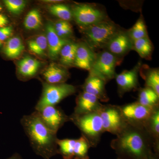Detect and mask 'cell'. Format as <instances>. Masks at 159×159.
<instances>
[{
	"label": "cell",
	"instance_id": "6da1fadb",
	"mask_svg": "<svg viewBox=\"0 0 159 159\" xmlns=\"http://www.w3.org/2000/svg\"><path fill=\"white\" fill-rule=\"evenodd\" d=\"M111 146L122 159H143L159 153V145L145 127L129 124L112 140Z\"/></svg>",
	"mask_w": 159,
	"mask_h": 159
},
{
	"label": "cell",
	"instance_id": "7a4b0ae2",
	"mask_svg": "<svg viewBox=\"0 0 159 159\" xmlns=\"http://www.w3.org/2000/svg\"><path fill=\"white\" fill-rule=\"evenodd\" d=\"M20 123L36 154L44 159L58 154L57 133L44 123L37 111L24 116Z\"/></svg>",
	"mask_w": 159,
	"mask_h": 159
},
{
	"label": "cell",
	"instance_id": "3957f363",
	"mask_svg": "<svg viewBox=\"0 0 159 159\" xmlns=\"http://www.w3.org/2000/svg\"><path fill=\"white\" fill-rule=\"evenodd\" d=\"M70 117V121L81 131V135L86 139L91 147H97L104 133L98 111L82 115L73 114Z\"/></svg>",
	"mask_w": 159,
	"mask_h": 159
},
{
	"label": "cell",
	"instance_id": "277c9868",
	"mask_svg": "<svg viewBox=\"0 0 159 159\" xmlns=\"http://www.w3.org/2000/svg\"><path fill=\"white\" fill-rule=\"evenodd\" d=\"M83 29L87 44L93 50L105 47L119 31L115 23L107 20Z\"/></svg>",
	"mask_w": 159,
	"mask_h": 159
},
{
	"label": "cell",
	"instance_id": "5b68a950",
	"mask_svg": "<svg viewBox=\"0 0 159 159\" xmlns=\"http://www.w3.org/2000/svg\"><path fill=\"white\" fill-rule=\"evenodd\" d=\"M76 92V87L65 83L58 84L44 83L43 84L42 94L35 106V111H40L48 106H56L63 99Z\"/></svg>",
	"mask_w": 159,
	"mask_h": 159
},
{
	"label": "cell",
	"instance_id": "8992f818",
	"mask_svg": "<svg viewBox=\"0 0 159 159\" xmlns=\"http://www.w3.org/2000/svg\"><path fill=\"white\" fill-rule=\"evenodd\" d=\"M98 112L104 132H108L117 136L128 125L119 106L102 104Z\"/></svg>",
	"mask_w": 159,
	"mask_h": 159
},
{
	"label": "cell",
	"instance_id": "52a82bcc",
	"mask_svg": "<svg viewBox=\"0 0 159 159\" xmlns=\"http://www.w3.org/2000/svg\"><path fill=\"white\" fill-rule=\"evenodd\" d=\"M117 62L116 56L108 51H102L96 54L89 74L97 76L107 82L116 77Z\"/></svg>",
	"mask_w": 159,
	"mask_h": 159
},
{
	"label": "cell",
	"instance_id": "ba28073f",
	"mask_svg": "<svg viewBox=\"0 0 159 159\" xmlns=\"http://www.w3.org/2000/svg\"><path fill=\"white\" fill-rule=\"evenodd\" d=\"M156 107L144 106L137 102L120 106L123 116L127 124L144 127Z\"/></svg>",
	"mask_w": 159,
	"mask_h": 159
},
{
	"label": "cell",
	"instance_id": "9c48e42d",
	"mask_svg": "<svg viewBox=\"0 0 159 159\" xmlns=\"http://www.w3.org/2000/svg\"><path fill=\"white\" fill-rule=\"evenodd\" d=\"M71 10L75 21L82 28L106 20L103 11L88 4L75 5Z\"/></svg>",
	"mask_w": 159,
	"mask_h": 159
},
{
	"label": "cell",
	"instance_id": "30bf717a",
	"mask_svg": "<svg viewBox=\"0 0 159 159\" xmlns=\"http://www.w3.org/2000/svg\"><path fill=\"white\" fill-rule=\"evenodd\" d=\"M37 111L44 123L56 133L66 122L70 121V116L57 106H48Z\"/></svg>",
	"mask_w": 159,
	"mask_h": 159
},
{
	"label": "cell",
	"instance_id": "8fae6325",
	"mask_svg": "<svg viewBox=\"0 0 159 159\" xmlns=\"http://www.w3.org/2000/svg\"><path fill=\"white\" fill-rule=\"evenodd\" d=\"M141 62L129 70H125L116 75V79L119 93L122 95L125 93L136 89L139 85L138 74L141 67Z\"/></svg>",
	"mask_w": 159,
	"mask_h": 159
},
{
	"label": "cell",
	"instance_id": "7c38bea8",
	"mask_svg": "<svg viewBox=\"0 0 159 159\" xmlns=\"http://www.w3.org/2000/svg\"><path fill=\"white\" fill-rule=\"evenodd\" d=\"M100 102L97 97L83 91L77 97L73 114L82 115L98 111L102 105Z\"/></svg>",
	"mask_w": 159,
	"mask_h": 159
},
{
	"label": "cell",
	"instance_id": "4fadbf2b",
	"mask_svg": "<svg viewBox=\"0 0 159 159\" xmlns=\"http://www.w3.org/2000/svg\"><path fill=\"white\" fill-rule=\"evenodd\" d=\"M107 51L115 56H122L133 49V42L127 32L119 31L106 47Z\"/></svg>",
	"mask_w": 159,
	"mask_h": 159
},
{
	"label": "cell",
	"instance_id": "5bb4252c",
	"mask_svg": "<svg viewBox=\"0 0 159 159\" xmlns=\"http://www.w3.org/2000/svg\"><path fill=\"white\" fill-rule=\"evenodd\" d=\"M106 82L99 77L89 74L83 86V91L97 97L100 101L107 102L108 96L105 89Z\"/></svg>",
	"mask_w": 159,
	"mask_h": 159
},
{
	"label": "cell",
	"instance_id": "9a60e30c",
	"mask_svg": "<svg viewBox=\"0 0 159 159\" xmlns=\"http://www.w3.org/2000/svg\"><path fill=\"white\" fill-rule=\"evenodd\" d=\"M96 57L93 50L87 44H78L74 65L83 70L90 71Z\"/></svg>",
	"mask_w": 159,
	"mask_h": 159
},
{
	"label": "cell",
	"instance_id": "2e32d148",
	"mask_svg": "<svg viewBox=\"0 0 159 159\" xmlns=\"http://www.w3.org/2000/svg\"><path fill=\"white\" fill-rule=\"evenodd\" d=\"M46 31L49 57L51 59H56L59 56L62 47L69 40L60 38L55 32L54 25L51 23H48L46 26Z\"/></svg>",
	"mask_w": 159,
	"mask_h": 159
},
{
	"label": "cell",
	"instance_id": "e0dca14e",
	"mask_svg": "<svg viewBox=\"0 0 159 159\" xmlns=\"http://www.w3.org/2000/svg\"><path fill=\"white\" fill-rule=\"evenodd\" d=\"M43 76L46 83L58 84L64 83L68 79L69 74L63 67L51 63L43 72Z\"/></svg>",
	"mask_w": 159,
	"mask_h": 159
},
{
	"label": "cell",
	"instance_id": "ac0fdd59",
	"mask_svg": "<svg viewBox=\"0 0 159 159\" xmlns=\"http://www.w3.org/2000/svg\"><path fill=\"white\" fill-rule=\"evenodd\" d=\"M40 65L39 61L30 56H25L18 63L19 74L25 79L31 78L37 74Z\"/></svg>",
	"mask_w": 159,
	"mask_h": 159
},
{
	"label": "cell",
	"instance_id": "d6986e66",
	"mask_svg": "<svg viewBox=\"0 0 159 159\" xmlns=\"http://www.w3.org/2000/svg\"><path fill=\"white\" fill-rule=\"evenodd\" d=\"M25 48L20 38L15 36L7 41L4 47V53L8 58L15 59L21 54Z\"/></svg>",
	"mask_w": 159,
	"mask_h": 159
},
{
	"label": "cell",
	"instance_id": "ffe728a7",
	"mask_svg": "<svg viewBox=\"0 0 159 159\" xmlns=\"http://www.w3.org/2000/svg\"><path fill=\"white\" fill-rule=\"evenodd\" d=\"M78 44L69 41L62 47L59 56L60 61L63 65L70 66L74 65V59Z\"/></svg>",
	"mask_w": 159,
	"mask_h": 159
},
{
	"label": "cell",
	"instance_id": "44dd1931",
	"mask_svg": "<svg viewBox=\"0 0 159 159\" xmlns=\"http://www.w3.org/2000/svg\"><path fill=\"white\" fill-rule=\"evenodd\" d=\"M159 96L151 89L148 87L139 91L137 102L144 106L155 107L159 106Z\"/></svg>",
	"mask_w": 159,
	"mask_h": 159
},
{
	"label": "cell",
	"instance_id": "7402d4cb",
	"mask_svg": "<svg viewBox=\"0 0 159 159\" xmlns=\"http://www.w3.org/2000/svg\"><path fill=\"white\" fill-rule=\"evenodd\" d=\"M28 48L31 52L39 56L44 55L48 49V43L45 34H39L27 42Z\"/></svg>",
	"mask_w": 159,
	"mask_h": 159
},
{
	"label": "cell",
	"instance_id": "603a6c76",
	"mask_svg": "<svg viewBox=\"0 0 159 159\" xmlns=\"http://www.w3.org/2000/svg\"><path fill=\"white\" fill-rule=\"evenodd\" d=\"M145 128L156 143L159 145V106L154 109Z\"/></svg>",
	"mask_w": 159,
	"mask_h": 159
},
{
	"label": "cell",
	"instance_id": "cb8c5ba5",
	"mask_svg": "<svg viewBox=\"0 0 159 159\" xmlns=\"http://www.w3.org/2000/svg\"><path fill=\"white\" fill-rule=\"evenodd\" d=\"M76 141V139H57L58 154L61 155L63 159H74Z\"/></svg>",
	"mask_w": 159,
	"mask_h": 159
},
{
	"label": "cell",
	"instance_id": "d4e9b609",
	"mask_svg": "<svg viewBox=\"0 0 159 159\" xmlns=\"http://www.w3.org/2000/svg\"><path fill=\"white\" fill-rule=\"evenodd\" d=\"M133 48L140 57L146 58L150 57L153 51V46L147 36L133 42Z\"/></svg>",
	"mask_w": 159,
	"mask_h": 159
},
{
	"label": "cell",
	"instance_id": "484cf974",
	"mask_svg": "<svg viewBox=\"0 0 159 159\" xmlns=\"http://www.w3.org/2000/svg\"><path fill=\"white\" fill-rule=\"evenodd\" d=\"M42 24L41 15L36 9L29 11L24 20V27L27 30H36L41 28Z\"/></svg>",
	"mask_w": 159,
	"mask_h": 159
},
{
	"label": "cell",
	"instance_id": "4316f807",
	"mask_svg": "<svg viewBox=\"0 0 159 159\" xmlns=\"http://www.w3.org/2000/svg\"><path fill=\"white\" fill-rule=\"evenodd\" d=\"M91 148L89 143L84 137L81 135L76 139L74 149V159H89V150Z\"/></svg>",
	"mask_w": 159,
	"mask_h": 159
},
{
	"label": "cell",
	"instance_id": "83f0119b",
	"mask_svg": "<svg viewBox=\"0 0 159 159\" xmlns=\"http://www.w3.org/2000/svg\"><path fill=\"white\" fill-rule=\"evenodd\" d=\"M48 9L51 14L61 20L69 21L73 17L72 10L64 4H54L49 6Z\"/></svg>",
	"mask_w": 159,
	"mask_h": 159
},
{
	"label": "cell",
	"instance_id": "f1b7e54d",
	"mask_svg": "<svg viewBox=\"0 0 159 159\" xmlns=\"http://www.w3.org/2000/svg\"><path fill=\"white\" fill-rule=\"evenodd\" d=\"M127 33L132 42L140 39L147 37V29L143 20L140 18Z\"/></svg>",
	"mask_w": 159,
	"mask_h": 159
},
{
	"label": "cell",
	"instance_id": "f546056e",
	"mask_svg": "<svg viewBox=\"0 0 159 159\" xmlns=\"http://www.w3.org/2000/svg\"><path fill=\"white\" fill-rule=\"evenodd\" d=\"M145 86L153 90L159 96V70L158 69L150 70L145 76Z\"/></svg>",
	"mask_w": 159,
	"mask_h": 159
},
{
	"label": "cell",
	"instance_id": "4dcf8cb0",
	"mask_svg": "<svg viewBox=\"0 0 159 159\" xmlns=\"http://www.w3.org/2000/svg\"><path fill=\"white\" fill-rule=\"evenodd\" d=\"M4 2L8 11L15 15L21 13L26 5V1L24 0H5Z\"/></svg>",
	"mask_w": 159,
	"mask_h": 159
},
{
	"label": "cell",
	"instance_id": "1f68e13d",
	"mask_svg": "<svg viewBox=\"0 0 159 159\" xmlns=\"http://www.w3.org/2000/svg\"><path fill=\"white\" fill-rule=\"evenodd\" d=\"M13 29L11 26H6L0 29V40L2 42L9 38L12 34Z\"/></svg>",
	"mask_w": 159,
	"mask_h": 159
},
{
	"label": "cell",
	"instance_id": "d6a6232c",
	"mask_svg": "<svg viewBox=\"0 0 159 159\" xmlns=\"http://www.w3.org/2000/svg\"><path fill=\"white\" fill-rule=\"evenodd\" d=\"M143 159H159V154L153 152Z\"/></svg>",
	"mask_w": 159,
	"mask_h": 159
},
{
	"label": "cell",
	"instance_id": "836d02e7",
	"mask_svg": "<svg viewBox=\"0 0 159 159\" xmlns=\"http://www.w3.org/2000/svg\"><path fill=\"white\" fill-rule=\"evenodd\" d=\"M7 159H23L22 157L18 153H14L9 158Z\"/></svg>",
	"mask_w": 159,
	"mask_h": 159
},
{
	"label": "cell",
	"instance_id": "e575fe53",
	"mask_svg": "<svg viewBox=\"0 0 159 159\" xmlns=\"http://www.w3.org/2000/svg\"><path fill=\"white\" fill-rule=\"evenodd\" d=\"M9 23V21H5L0 22V29L6 27L7 24Z\"/></svg>",
	"mask_w": 159,
	"mask_h": 159
},
{
	"label": "cell",
	"instance_id": "d590c367",
	"mask_svg": "<svg viewBox=\"0 0 159 159\" xmlns=\"http://www.w3.org/2000/svg\"><path fill=\"white\" fill-rule=\"evenodd\" d=\"M5 21H8L7 17L4 15L0 14V22Z\"/></svg>",
	"mask_w": 159,
	"mask_h": 159
},
{
	"label": "cell",
	"instance_id": "8d00e7d4",
	"mask_svg": "<svg viewBox=\"0 0 159 159\" xmlns=\"http://www.w3.org/2000/svg\"><path fill=\"white\" fill-rule=\"evenodd\" d=\"M2 7L1 6V4H0V12L2 11Z\"/></svg>",
	"mask_w": 159,
	"mask_h": 159
},
{
	"label": "cell",
	"instance_id": "74e56055",
	"mask_svg": "<svg viewBox=\"0 0 159 159\" xmlns=\"http://www.w3.org/2000/svg\"><path fill=\"white\" fill-rule=\"evenodd\" d=\"M3 43L1 41V40H0V47H1V46H2V45Z\"/></svg>",
	"mask_w": 159,
	"mask_h": 159
},
{
	"label": "cell",
	"instance_id": "f35d334b",
	"mask_svg": "<svg viewBox=\"0 0 159 159\" xmlns=\"http://www.w3.org/2000/svg\"><path fill=\"white\" fill-rule=\"evenodd\" d=\"M116 159H120V158H117Z\"/></svg>",
	"mask_w": 159,
	"mask_h": 159
}]
</instances>
